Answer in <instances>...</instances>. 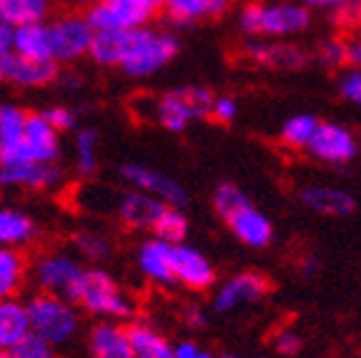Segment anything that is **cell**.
Instances as JSON below:
<instances>
[{"instance_id": "cell-1", "label": "cell", "mask_w": 361, "mask_h": 358, "mask_svg": "<svg viewBox=\"0 0 361 358\" xmlns=\"http://www.w3.org/2000/svg\"><path fill=\"white\" fill-rule=\"evenodd\" d=\"M311 25V8L291 0H254L243 6L238 16V28L251 38L281 40L288 35L304 33Z\"/></svg>"}, {"instance_id": "cell-2", "label": "cell", "mask_w": 361, "mask_h": 358, "mask_svg": "<svg viewBox=\"0 0 361 358\" xmlns=\"http://www.w3.org/2000/svg\"><path fill=\"white\" fill-rule=\"evenodd\" d=\"M214 208L228 230L248 248H266L274 238V226L238 185L221 183L214 190Z\"/></svg>"}, {"instance_id": "cell-3", "label": "cell", "mask_w": 361, "mask_h": 358, "mask_svg": "<svg viewBox=\"0 0 361 358\" xmlns=\"http://www.w3.org/2000/svg\"><path fill=\"white\" fill-rule=\"evenodd\" d=\"M71 301L101 321H121L133 314V301L121 288V283L111 273L101 268H85L75 283Z\"/></svg>"}, {"instance_id": "cell-4", "label": "cell", "mask_w": 361, "mask_h": 358, "mask_svg": "<svg viewBox=\"0 0 361 358\" xmlns=\"http://www.w3.org/2000/svg\"><path fill=\"white\" fill-rule=\"evenodd\" d=\"M28 314L35 333H40L56 346H66L78 336L80 314L71 298L40 291L28 301Z\"/></svg>"}, {"instance_id": "cell-5", "label": "cell", "mask_w": 361, "mask_h": 358, "mask_svg": "<svg viewBox=\"0 0 361 358\" xmlns=\"http://www.w3.org/2000/svg\"><path fill=\"white\" fill-rule=\"evenodd\" d=\"M178 53V38L166 30L133 28L130 30L128 51L121 63V70L130 78H148L166 68Z\"/></svg>"}, {"instance_id": "cell-6", "label": "cell", "mask_w": 361, "mask_h": 358, "mask_svg": "<svg viewBox=\"0 0 361 358\" xmlns=\"http://www.w3.org/2000/svg\"><path fill=\"white\" fill-rule=\"evenodd\" d=\"M216 95L201 85H186V88H173L164 93L156 101V121L171 133L186 130L193 121L211 118Z\"/></svg>"}, {"instance_id": "cell-7", "label": "cell", "mask_w": 361, "mask_h": 358, "mask_svg": "<svg viewBox=\"0 0 361 358\" xmlns=\"http://www.w3.org/2000/svg\"><path fill=\"white\" fill-rule=\"evenodd\" d=\"M48 25H51L53 40V61L73 63L90 53V43H93L96 28L90 25L88 16L66 13V16L53 18Z\"/></svg>"}, {"instance_id": "cell-8", "label": "cell", "mask_w": 361, "mask_h": 358, "mask_svg": "<svg viewBox=\"0 0 361 358\" xmlns=\"http://www.w3.org/2000/svg\"><path fill=\"white\" fill-rule=\"evenodd\" d=\"M83 266L80 261L73 256V253L66 251H51L38 256V261L30 268V276H33L35 285L45 293H58V296L71 298L75 283L83 276Z\"/></svg>"}, {"instance_id": "cell-9", "label": "cell", "mask_w": 361, "mask_h": 358, "mask_svg": "<svg viewBox=\"0 0 361 358\" xmlns=\"http://www.w3.org/2000/svg\"><path fill=\"white\" fill-rule=\"evenodd\" d=\"M61 158V130L45 118V113H30L25 135L13 158L0 163H56Z\"/></svg>"}, {"instance_id": "cell-10", "label": "cell", "mask_w": 361, "mask_h": 358, "mask_svg": "<svg viewBox=\"0 0 361 358\" xmlns=\"http://www.w3.org/2000/svg\"><path fill=\"white\" fill-rule=\"evenodd\" d=\"M121 178H123L130 188L151 193V196L161 198V201L169 203V206L183 208L188 201L186 188H183L178 180L161 173V171H156V168H148L143 163H126L123 168H121Z\"/></svg>"}, {"instance_id": "cell-11", "label": "cell", "mask_w": 361, "mask_h": 358, "mask_svg": "<svg viewBox=\"0 0 361 358\" xmlns=\"http://www.w3.org/2000/svg\"><path fill=\"white\" fill-rule=\"evenodd\" d=\"M88 20L96 30H133L143 28L156 13L135 0H101L88 8Z\"/></svg>"}, {"instance_id": "cell-12", "label": "cell", "mask_w": 361, "mask_h": 358, "mask_svg": "<svg viewBox=\"0 0 361 358\" xmlns=\"http://www.w3.org/2000/svg\"><path fill=\"white\" fill-rule=\"evenodd\" d=\"M306 151L331 166H344L356 156V138L349 128L338 123H319Z\"/></svg>"}, {"instance_id": "cell-13", "label": "cell", "mask_w": 361, "mask_h": 358, "mask_svg": "<svg viewBox=\"0 0 361 358\" xmlns=\"http://www.w3.org/2000/svg\"><path fill=\"white\" fill-rule=\"evenodd\" d=\"M173 276L176 283L188 291H209L216 280L214 264L186 243H173Z\"/></svg>"}, {"instance_id": "cell-14", "label": "cell", "mask_w": 361, "mask_h": 358, "mask_svg": "<svg viewBox=\"0 0 361 358\" xmlns=\"http://www.w3.org/2000/svg\"><path fill=\"white\" fill-rule=\"evenodd\" d=\"M61 168L56 163H0V188L48 190L58 185Z\"/></svg>"}, {"instance_id": "cell-15", "label": "cell", "mask_w": 361, "mask_h": 358, "mask_svg": "<svg viewBox=\"0 0 361 358\" xmlns=\"http://www.w3.org/2000/svg\"><path fill=\"white\" fill-rule=\"evenodd\" d=\"M269 293V280L261 273L246 271L233 278H228L214 296V311L216 314H231L243 303H256Z\"/></svg>"}, {"instance_id": "cell-16", "label": "cell", "mask_w": 361, "mask_h": 358, "mask_svg": "<svg viewBox=\"0 0 361 358\" xmlns=\"http://www.w3.org/2000/svg\"><path fill=\"white\" fill-rule=\"evenodd\" d=\"M56 61H38V58H25L20 53H11L3 66V83L18 85V88H43L58 80Z\"/></svg>"}, {"instance_id": "cell-17", "label": "cell", "mask_w": 361, "mask_h": 358, "mask_svg": "<svg viewBox=\"0 0 361 358\" xmlns=\"http://www.w3.org/2000/svg\"><path fill=\"white\" fill-rule=\"evenodd\" d=\"M135 264H138V271H141L151 283H158V285L176 283L173 243L164 241V238H158V235H151V238H146V241L138 246V251H135Z\"/></svg>"}, {"instance_id": "cell-18", "label": "cell", "mask_w": 361, "mask_h": 358, "mask_svg": "<svg viewBox=\"0 0 361 358\" xmlns=\"http://www.w3.org/2000/svg\"><path fill=\"white\" fill-rule=\"evenodd\" d=\"M166 206H169V203H164L161 198L130 188L128 193L121 196L118 206H116V213H118L121 223H123L126 228L153 230V226L161 218V213L166 211Z\"/></svg>"}, {"instance_id": "cell-19", "label": "cell", "mask_w": 361, "mask_h": 358, "mask_svg": "<svg viewBox=\"0 0 361 358\" xmlns=\"http://www.w3.org/2000/svg\"><path fill=\"white\" fill-rule=\"evenodd\" d=\"M246 56L264 68H276V70H296V68L309 66V51L293 43H274V40H251L246 45Z\"/></svg>"}, {"instance_id": "cell-20", "label": "cell", "mask_w": 361, "mask_h": 358, "mask_svg": "<svg viewBox=\"0 0 361 358\" xmlns=\"http://www.w3.org/2000/svg\"><path fill=\"white\" fill-rule=\"evenodd\" d=\"M85 346L90 358H135L128 326H121L118 321H101L93 326Z\"/></svg>"}, {"instance_id": "cell-21", "label": "cell", "mask_w": 361, "mask_h": 358, "mask_svg": "<svg viewBox=\"0 0 361 358\" xmlns=\"http://www.w3.org/2000/svg\"><path fill=\"white\" fill-rule=\"evenodd\" d=\"M30 331L33 326H30L28 303L18 298L0 301V351H13Z\"/></svg>"}, {"instance_id": "cell-22", "label": "cell", "mask_w": 361, "mask_h": 358, "mask_svg": "<svg viewBox=\"0 0 361 358\" xmlns=\"http://www.w3.org/2000/svg\"><path fill=\"white\" fill-rule=\"evenodd\" d=\"M231 8V0H166L164 16L176 25H193L196 20H214Z\"/></svg>"}, {"instance_id": "cell-23", "label": "cell", "mask_w": 361, "mask_h": 358, "mask_svg": "<svg viewBox=\"0 0 361 358\" xmlns=\"http://www.w3.org/2000/svg\"><path fill=\"white\" fill-rule=\"evenodd\" d=\"M301 203L324 216H349L356 206L349 190L334 188V185H309L301 190Z\"/></svg>"}, {"instance_id": "cell-24", "label": "cell", "mask_w": 361, "mask_h": 358, "mask_svg": "<svg viewBox=\"0 0 361 358\" xmlns=\"http://www.w3.org/2000/svg\"><path fill=\"white\" fill-rule=\"evenodd\" d=\"M128 336L135 358H176L173 343L148 321H133L128 326Z\"/></svg>"}, {"instance_id": "cell-25", "label": "cell", "mask_w": 361, "mask_h": 358, "mask_svg": "<svg viewBox=\"0 0 361 358\" xmlns=\"http://www.w3.org/2000/svg\"><path fill=\"white\" fill-rule=\"evenodd\" d=\"M128 40L130 30H96L88 56L103 68H121L128 51Z\"/></svg>"}, {"instance_id": "cell-26", "label": "cell", "mask_w": 361, "mask_h": 358, "mask_svg": "<svg viewBox=\"0 0 361 358\" xmlns=\"http://www.w3.org/2000/svg\"><path fill=\"white\" fill-rule=\"evenodd\" d=\"M28 116L30 113L18 108L16 103H0V161L13 158V153L23 143Z\"/></svg>"}, {"instance_id": "cell-27", "label": "cell", "mask_w": 361, "mask_h": 358, "mask_svg": "<svg viewBox=\"0 0 361 358\" xmlns=\"http://www.w3.org/2000/svg\"><path fill=\"white\" fill-rule=\"evenodd\" d=\"M16 53L38 61H53V40L48 23H28L16 28ZM58 63V61H56Z\"/></svg>"}, {"instance_id": "cell-28", "label": "cell", "mask_w": 361, "mask_h": 358, "mask_svg": "<svg viewBox=\"0 0 361 358\" xmlns=\"http://www.w3.org/2000/svg\"><path fill=\"white\" fill-rule=\"evenodd\" d=\"M38 235V223L28 213L16 208H0V246H28Z\"/></svg>"}, {"instance_id": "cell-29", "label": "cell", "mask_w": 361, "mask_h": 358, "mask_svg": "<svg viewBox=\"0 0 361 358\" xmlns=\"http://www.w3.org/2000/svg\"><path fill=\"white\" fill-rule=\"evenodd\" d=\"M28 276V261L18 248L0 246V301L16 298Z\"/></svg>"}, {"instance_id": "cell-30", "label": "cell", "mask_w": 361, "mask_h": 358, "mask_svg": "<svg viewBox=\"0 0 361 358\" xmlns=\"http://www.w3.org/2000/svg\"><path fill=\"white\" fill-rule=\"evenodd\" d=\"M51 8L53 0H0V20L13 28L28 23H45Z\"/></svg>"}, {"instance_id": "cell-31", "label": "cell", "mask_w": 361, "mask_h": 358, "mask_svg": "<svg viewBox=\"0 0 361 358\" xmlns=\"http://www.w3.org/2000/svg\"><path fill=\"white\" fill-rule=\"evenodd\" d=\"M73 163L78 175L88 178L98 171V130L80 128L73 140Z\"/></svg>"}, {"instance_id": "cell-32", "label": "cell", "mask_w": 361, "mask_h": 358, "mask_svg": "<svg viewBox=\"0 0 361 358\" xmlns=\"http://www.w3.org/2000/svg\"><path fill=\"white\" fill-rule=\"evenodd\" d=\"M319 118L311 116V113H299V116H291L283 123L281 128V140H283V146L288 148H309L311 138H314L316 128H319Z\"/></svg>"}, {"instance_id": "cell-33", "label": "cell", "mask_w": 361, "mask_h": 358, "mask_svg": "<svg viewBox=\"0 0 361 358\" xmlns=\"http://www.w3.org/2000/svg\"><path fill=\"white\" fill-rule=\"evenodd\" d=\"M153 235H158V238H164L169 243H183L188 235V218L178 206H166L161 218L153 226Z\"/></svg>"}, {"instance_id": "cell-34", "label": "cell", "mask_w": 361, "mask_h": 358, "mask_svg": "<svg viewBox=\"0 0 361 358\" xmlns=\"http://www.w3.org/2000/svg\"><path fill=\"white\" fill-rule=\"evenodd\" d=\"M73 246L85 261H93V264H101L111 256V241L108 235L98 233V230H80L73 235Z\"/></svg>"}, {"instance_id": "cell-35", "label": "cell", "mask_w": 361, "mask_h": 358, "mask_svg": "<svg viewBox=\"0 0 361 358\" xmlns=\"http://www.w3.org/2000/svg\"><path fill=\"white\" fill-rule=\"evenodd\" d=\"M11 353L16 358H58V346L43 338L40 333H35V331H30Z\"/></svg>"}, {"instance_id": "cell-36", "label": "cell", "mask_w": 361, "mask_h": 358, "mask_svg": "<svg viewBox=\"0 0 361 358\" xmlns=\"http://www.w3.org/2000/svg\"><path fill=\"white\" fill-rule=\"evenodd\" d=\"M319 58H322L326 66H346L351 63V56H349V40L344 38H331L322 45V51H319Z\"/></svg>"}, {"instance_id": "cell-37", "label": "cell", "mask_w": 361, "mask_h": 358, "mask_svg": "<svg viewBox=\"0 0 361 358\" xmlns=\"http://www.w3.org/2000/svg\"><path fill=\"white\" fill-rule=\"evenodd\" d=\"M338 93L344 95L349 103L361 108V66L351 68V70H346V73L338 78Z\"/></svg>"}, {"instance_id": "cell-38", "label": "cell", "mask_w": 361, "mask_h": 358, "mask_svg": "<svg viewBox=\"0 0 361 358\" xmlns=\"http://www.w3.org/2000/svg\"><path fill=\"white\" fill-rule=\"evenodd\" d=\"M43 113H45V118H48V121H51V123L61 130V133L73 130L75 123H78L75 111H71V108H66V106H51L48 111H43Z\"/></svg>"}, {"instance_id": "cell-39", "label": "cell", "mask_w": 361, "mask_h": 358, "mask_svg": "<svg viewBox=\"0 0 361 358\" xmlns=\"http://www.w3.org/2000/svg\"><path fill=\"white\" fill-rule=\"evenodd\" d=\"M236 113H238V106L233 98H228V95H216L214 108H211V118H214V121H219V123H231L233 118H236Z\"/></svg>"}, {"instance_id": "cell-40", "label": "cell", "mask_w": 361, "mask_h": 358, "mask_svg": "<svg viewBox=\"0 0 361 358\" xmlns=\"http://www.w3.org/2000/svg\"><path fill=\"white\" fill-rule=\"evenodd\" d=\"M11 53H16V28L0 20V80H3V66Z\"/></svg>"}, {"instance_id": "cell-41", "label": "cell", "mask_w": 361, "mask_h": 358, "mask_svg": "<svg viewBox=\"0 0 361 358\" xmlns=\"http://www.w3.org/2000/svg\"><path fill=\"white\" fill-rule=\"evenodd\" d=\"M274 348L283 356H293V353L301 351V338L299 333H293V331H279L276 338H274Z\"/></svg>"}, {"instance_id": "cell-42", "label": "cell", "mask_w": 361, "mask_h": 358, "mask_svg": "<svg viewBox=\"0 0 361 358\" xmlns=\"http://www.w3.org/2000/svg\"><path fill=\"white\" fill-rule=\"evenodd\" d=\"M311 11H329V13H338L344 8L354 6L356 0H304Z\"/></svg>"}, {"instance_id": "cell-43", "label": "cell", "mask_w": 361, "mask_h": 358, "mask_svg": "<svg viewBox=\"0 0 361 358\" xmlns=\"http://www.w3.org/2000/svg\"><path fill=\"white\" fill-rule=\"evenodd\" d=\"M183 323L191 326V328H201L206 323V314H203V308L198 303H188L183 308Z\"/></svg>"}, {"instance_id": "cell-44", "label": "cell", "mask_w": 361, "mask_h": 358, "mask_svg": "<svg viewBox=\"0 0 361 358\" xmlns=\"http://www.w3.org/2000/svg\"><path fill=\"white\" fill-rule=\"evenodd\" d=\"M201 353V346L196 341H178L173 343V356L176 358H198Z\"/></svg>"}, {"instance_id": "cell-45", "label": "cell", "mask_w": 361, "mask_h": 358, "mask_svg": "<svg viewBox=\"0 0 361 358\" xmlns=\"http://www.w3.org/2000/svg\"><path fill=\"white\" fill-rule=\"evenodd\" d=\"M349 56H351V63L361 66V23L356 25L354 35L349 38Z\"/></svg>"}, {"instance_id": "cell-46", "label": "cell", "mask_w": 361, "mask_h": 358, "mask_svg": "<svg viewBox=\"0 0 361 358\" xmlns=\"http://www.w3.org/2000/svg\"><path fill=\"white\" fill-rule=\"evenodd\" d=\"M56 83H61L63 88H68V90H73V88H80V83H83V78H80L78 73H61V75H58Z\"/></svg>"}, {"instance_id": "cell-47", "label": "cell", "mask_w": 361, "mask_h": 358, "mask_svg": "<svg viewBox=\"0 0 361 358\" xmlns=\"http://www.w3.org/2000/svg\"><path fill=\"white\" fill-rule=\"evenodd\" d=\"M135 3H141L143 8H148L151 13H164L166 0H135Z\"/></svg>"}, {"instance_id": "cell-48", "label": "cell", "mask_w": 361, "mask_h": 358, "mask_svg": "<svg viewBox=\"0 0 361 358\" xmlns=\"http://www.w3.org/2000/svg\"><path fill=\"white\" fill-rule=\"evenodd\" d=\"M75 3H83V6H96V3H101V0H75Z\"/></svg>"}, {"instance_id": "cell-49", "label": "cell", "mask_w": 361, "mask_h": 358, "mask_svg": "<svg viewBox=\"0 0 361 358\" xmlns=\"http://www.w3.org/2000/svg\"><path fill=\"white\" fill-rule=\"evenodd\" d=\"M198 358H214V353L206 351V348H201V353H198Z\"/></svg>"}, {"instance_id": "cell-50", "label": "cell", "mask_w": 361, "mask_h": 358, "mask_svg": "<svg viewBox=\"0 0 361 358\" xmlns=\"http://www.w3.org/2000/svg\"><path fill=\"white\" fill-rule=\"evenodd\" d=\"M0 358H16V356L11 351H0Z\"/></svg>"}, {"instance_id": "cell-51", "label": "cell", "mask_w": 361, "mask_h": 358, "mask_svg": "<svg viewBox=\"0 0 361 358\" xmlns=\"http://www.w3.org/2000/svg\"><path fill=\"white\" fill-rule=\"evenodd\" d=\"M356 11H359V20H361V0L356 3Z\"/></svg>"}, {"instance_id": "cell-52", "label": "cell", "mask_w": 361, "mask_h": 358, "mask_svg": "<svg viewBox=\"0 0 361 358\" xmlns=\"http://www.w3.org/2000/svg\"><path fill=\"white\" fill-rule=\"evenodd\" d=\"M224 358H246V356H224Z\"/></svg>"}]
</instances>
